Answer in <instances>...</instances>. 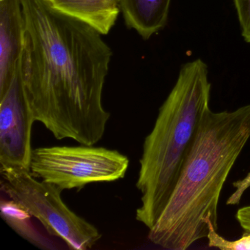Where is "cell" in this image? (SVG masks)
<instances>
[{
	"label": "cell",
	"instance_id": "30bf717a",
	"mask_svg": "<svg viewBox=\"0 0 250 250\" xmlns=\"http://www.w3.org/2000/svg\"><path fill=\"white\" fill-rule=\"evenodd\" d=\"M216 231L213 227L210 228L207 236L209 247L222 250H250V232H246L239 239L228 241Z\"/></svg>",
	"mask_w": 250,
	"mask_h": 250
},
{
	"label": "cell",
	"instance_id": "7c38bea8",
	"mask_svg": "<svg viewBox=\"0 0 250 250\" xmlns=\"http://www.w3.org/2000/svg\"><path fill=\"white\" fill-rule=\"evenodd\" d=\"M235 216L241 228L247 232H250V206L240 208Z\"/></svg>",
	"mask_w": 250,
	"mask_h": 250
},
{
	"label": "cell",
	"instance_id": "ba28073f",
	"mask_svg": "<svg viewBox=\"0 0 250 250\" xmlns=\"http://www.w3.org/2000/svg\"><path fill=\"white\" fill-rule=\"evenodd\" d=\"M54 10L106 36L121 12L119 0H45Z\"/></svg>",
	"mask_w": 250,
	"mask_h": 250
},
{
	"label": "cell",
	"instance_id": "7a4b0ae2",
	"mask_svg": "<svg viewBox=\"0 0 250 250\" xmlns=\"http://www.w3.org/2000/svg\"><path fill=\"white\" fill-rule=\"evenodd\" d=\"M250 139V104L205 113L172 195L148 239L186 250L218 229V205L232 167Z\"/></svg>",
	"mask_w": 250,
	"mask_h": 250
},
{
	"label": "cell",
	"instance_id": "9c48e42d",
	"mask_svg": "<svg viewBox=\"0 0 250 250\" xmlns=\"http://www.w3.org/2000/svg\"><path fill=\"white\" fill-rule=\"evenodd\" d=\"M125 24L145 40L162 30L167 22L171 0H119Z\"/></svg>",
	"mask_w": 250,
	"mask_h": 250
},
{
	"label": "cell",
	"instance_id": "8992f818",
	"mask_svg": "<svg viewBox=\"0 0 250 250\" xmlns=\"http://www.w3.org/2000/svg\"><path fill=\"white\" fill-rule=\"evenodd\" d=\"M35 121L24 91L20 61L11 84L0 94V168L30 170Z\"/></svg>",
	"mask_w": 250,
	"mask_h": 250
},
{
	"label": "cell",
	"instance_id": "277c9868",
	"mask_svg": "<svg viewBox=\"0 0 250 250\" xmlns=\"http://www.w3.org/2000/svg\"><path fill=\"white\" fill-rule=\"evenodd\" d=\"M2 190L10 200L42 222L49 233L62 238L70 249H91L102 238L99 229L74 213L61 197L62 190L39 181L29 169L0 168Z\"/></svg>",
	"mask_w": 250,
	"mask_h": 250
},
{
	"label": "cell",
	"instance_id": "5b68a950",
	"mask_svg": "<svg viewBox=\"0 0 250 250\" xmlns=\"http://www.w3.org/2000/svg\"><path fill=\"white\" fill-rule=\"evenodd\" d=\"M128 166V158L118 150L82 145L33 149L30 170L63 191L122 179Z\"/></svg>",
	"mask_w": 250,
	"mask_h": 250
},
{
	"label": "cell",
	"instance_id": "52a82bcc",
	"mask_svg": "<svg viewBox=\"0 0 250 250\" xmlns=\"http://www.w3.org/2000/svg\"><path fill=\"white\" fill-rule=\"evenodd\" d=\"M21 0H0V94L17 73L25 41Z\"/></svg>",
	"mask_w": 250,
	"mask_h": 250
},
{
	"label": "cell",
	"instance_id": "6da1fadb",
	"mask_svg": "<svg viewBox=\"0 0 250 250\" xmlns=\"http://www.w3.org/2000/svg\"><path fill=\"white\" fill-rule=\"evenodd\" d=\"M25 41L21 72L35 121L57 140L94 146L110 113L102 103L112 51L87 24L45 0H21Z\"/></svg>",
	"mask_w": 250,
	"mask_h": 250
},
{
	"label": "cell",
	"instance_id": "8fae6325",
	"mask_svg": "<svg viewBox=\"0 0 250 250\" xmlns=\"http://www.w3.org/2000/svg\"><path fill=\"white\" fill-rule=\"evenodd\" d=\"M244 40L250 43V0H234Z\"/></svg>",
	"mask_w": 250,
	"mask_h": 250
},
{
	"label": "cell",
	"instance_id": "3957f363",
	"mask_svg": "<svg viewBox=\"0 0 250 250\" xmlns=\"http://www.w3.org/2000/svg\"><path fill=\"white\" fill-rule=\"evenodd\" d=\"M207 65L195 60L183 65L145 139L137 188L141 206L136 219L149 229L166 207L205 113L210 109Z\"/></svg>",
	"mask_w": 250,
	"mask_h": 250
}]
</instances>
